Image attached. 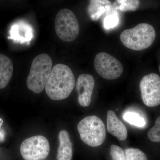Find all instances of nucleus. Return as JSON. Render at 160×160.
Returning a JSON list of instances; mask_svg holds the SVG:
<instances>
[{
    "mask_svg": "<svg viewBox=\"0 0 160 160\" xmlns=\"http://www.w3.org/2000/svg\"><path fill=\"white\" fill-rule=\"evenodd\" d=\"M55 29L59 38L66 42H72L79 33V25L75 15L70 9H63L57 14Z\"/></svg>",
    "mask_w": 160,
    "mask_h": 160,
    "instance_id": "obj_5",
    "label": "nucleus"
},
{
    "mask_svg": "<svg viewBox=\"0 0 160 160\" xmlns=\"http://www.w3.org/2000/svg\"><path fill=\"white\" fill-rule=\"evenodd\" d=\"M148 137L152 142H160V116L156 120L154 126L148 131Z\"/></svg>",
    "mask_w": 160,
    "mask_h": 160,
    "instance_id": "obj_18",
    "label": "nucleus"
},
{
    "mask_svg": "<svg viewBox=\"0 0 160 160\" xmlns=\"http://www.w3.org/2000/svg\"><path fill=\"white\" fill-rule=\"evenodd\" d=\"M49 141L42 135L28 138L20 146V152L25 160L45 159L49 155Z\"/></svg>",
    "mask_w": 160,
    "mask_h": 160,
    "instance_id": "obj_6",
    "label": "nucleus"
},
{
    "mask_svg": "<svg viewBox=\"0 0 160 160\" xmlns=\"http://www.w3.org/2000/svg\"><path fill=\"white\" fill-rule=\"evenodd\" d=\"M78 129L81 140L92 147L101 146L106 139L105 125L96 116H89L84 118L78 124Z\"/></svg>",
    "mask_w": 160,
    "mask_h": 160,
    "instance_id": "obj_4",
    "label": "nucleus"
},
{
    "mask_svg": "<svg viewBox=\"0 0 160 160\" xmlns=\"http://www.w3.org/2000/svg\"><path fill=\"white\" fill-rule=\"evenodd\" d=\"M94 85V78L91 75L82 73L78 77L76 83V90L80 106L87 107L90 105Z\"/></svg>",
    "mask_w": 160,
    "mask_h": 160,
    "instance_id": "obj_9",
    "label": "nucleus"
},
{
    "mask_svg": "<svg viewBox=\"0 0 160 160\" xmlns=\"http://www.w3.org/2000/svg\"><path fill=\"white\" fill-rule=\"evenodd\" d=\"M140 89L143 102L148 107H153L160 104V77L152 73L141 80Z\"/></svg>",
    "mask_w": 160,
    "mask_h": 160,
    "instance_id": "obj_8",
    "label": "nucleus"
},
{
    "mask_svg": "<svg viewBox=\"0 0 160 160\" xmlns=\"http://www.w3.org/2000/svg\"><path fill=\"white\" fill-rule=\"evenodd\" d=\"M52 67V61L48 54L43 53L34 58L32 62L26 85L29 90L40 93L46 87Z\"/></svg>",
    "mask_w": 160,
    "mask_h": 160,
    "instance_id": "obj_3",
    "label": "nucleus"
},
{
    "mask_svg": "<svg viewBox=\"0 0 160 160\" xmlns=\"http://www.w3.org/2000/svg\"><path fill=\"white\" fill-rule=\"evenodd\" d=\"M111 2L108 0H91L89 1L88 12L92 20L97 21L103 13L109 11Z\"/></svg>",
    "mask_w": 160,
    "mask_h": 160,
    "instance_id": "obj_14",
    "label": "nucleus"
},
{
    "mask_svg": "<svg viewBox=\"0 0 160 160\" xmlns=\"http://www.w3.org/2000/svg\"><path fill=\"white\" fill-rule=\"evenodd\" d=\"M123 119L131 125L139 128H142L146 126L145 119L138 113L134 112L127 111L124 113Z\"/></svg>",
    "mask_w": 160,
    "mask_h": 160,
    "instance_id": "obj_15",
    "label": "nucleus"
},
{
    "mask_svg": "<svg viewBox=\"0 0 160 160\" xmlns=\"http://www.w3.org/2000/svg\"><path fill=\"white\" fill-rule=\"evenodd\" d=\"M119 22L118 17L116 14H111L105 18L103 22L104 28L109 30L117 26Z\"/></svg>",
    "mask_w": 160,
    "mask_h": 160,
    "instance_id": "obj_20",
    "label": "nucleus"
},
{
    "mask_svg": "<svg viewBox=\"0 0 160 160\" xmlns=\"http://www.w3.org/2000/svg\"><path fill=\"white\" fill-rule=\"evenodd\" d=\"M156 31L148 23H140L134 28L121 32V42L128 49L141 51L149 48L154 42Z\"/></svg>",
    "mask_w": 160,
    "mask_h": 160,
    "instance_id": "obj_2",
    "label": "nucleus"
},
{
    "mask_svg": "<svg viewBox=\"0 0 160 160\" xmlns=\"http://www.w3.org/2000/svg\"><path fill=\"white\" fill-rule=\"evenodd\" d=\"M32 26L25 21H19L12 26L10 31V38L20 43L30 42L33 36Z\"/></svg>",
    "mask_w": 160,
    "mask_h": 160,
    "instance_id": "obj_10",
    "label": "nucleus"
},
{
    "mask_svg": "<svg viewBox=\"0 0 160 160\" xmlns=\"http://www.w3.org/2000/svg\"><path fill=\"white\" fill-rule=\"evenodd\" d=\"M159 72H160V66H159Z\"/></svg>",
    "mask_w": 160,
    "mask_h": 160,
    "instance_id": "obj_21",
    "label": "nucleus"
},
{
    "mask_svg": "<svg viewBox=\"0 0 160 160\" xmlns=\"http://www.w3.org/2000/svg\"><path fill=\"white\" fill-rule=\"evenodd\" d=\"M74 75L69 66L58 64L52 69L45 89L49 98L59 101L69 97L74 89Z\"/></svg>",
    "mask_w": 160,
    "mask_h": 160,
    "instance_id": "obj_1",
    "label": "nucleus"
},
{
    "mask_svg": "<svg viewBox=\"0 0 160 160\" xmlns=\"http://www.w3.org/2000/svg\"><path fill=\"white\" fill-rule=\"evenodd\" d=\"M96 71L106 79H116L122 74L123 66L117 59L105 52H99L94 58Z\"/></svg>",
    "mask_w": 160,
    "mask_h": 160,
    "instance_id": "obj_7",
    "label": "nucleus"
},
{
    "mask_svg": "<svg viewBox=\"0 0 160 160\" xmlns=\"http://www.w3.org/2000/svg\"><path fill=\"white\" fill-rule=\"evenodd\" d=\"M13 72V64L11 59L0 53V89H4L8 85Z\"/></svg>",
    "mask_w": 160,
    "mask_h": 160,
    "instance_id": "obj_13",
    "label": "nucleus"
},
{
    "mask_svg": "<svg viewBox=\"0 0 160 160\" xmlns=\"http://www.w3.org/2000/svg\"><path fill=\"white\" fill-rule=\"evenodd\" d=\"M125 153L126 160H148L146 154L138 149H127Z\"/></svg>",
    "mask_w": 160,
    "mask_h": 160,
    "instance_id": "obj_17",
    "label": "nucleus"
},
{
    "mask_svg": "<svg viewBox=\"0 0 160 160\" xmlns=\"http://www.w3.org/2000/svg\"><path fill=\"white\" fill-rule=\"evenodd\" d=\"M110 153L113 160H126L124 150L119 146L112 145Z\"/></svg>",
    "mask_w": 160,
    "mask_h": 160,
    "instance_id": "obj_19",
    "label": "nucleus"
},
{
    "mask_svg": "<svg viewBox=\"0 0 160 160\" xmlns=\"http://www.w3.org/2000/svg\"><path fill=\"white\" fill-rule=\"evenodd\" d=\"M116 2L119 5L116 9L122 12L135 11L139 7L140 4L138 0H118Z\"/></svg>",
    "mask_w": 160,
    "mask_h": 160,
    "instance_id": "obj_16",
    "label": "nucleus"
},
{
    "mask_svg": "<svg viewBox=\"0 0 160 160\" xmlns=\"http://www.w3.org/2000/svg\"><path fill=\"white\" fill-rule=\"evenodd\" d=\"M59 145L57 158L58 160H71L72 156V144L68 132L61 130L59 133Z\"/></svg>",
    "mask_w": 160,
    "mask_h": 160,
    "instance_id": "obj_12",
    "label": "nucleus"
},
{
    "mask_svg": "<svg viewBox=\"0 0 160 160\" xmlns=\"http://www.w3.org/2000/svg\"><path fill=\"white\" fill-rule=\"evenodd\" d=\"M107 128L108 132L120 141H125L128 136L126 126L112 110H108L107 115Z\"/></svg>",
    "mask_w": 160,
    "mask_h": 160,
    "instance_id": "obj_11",
    "label": "nucleus"
}]
</instances>
